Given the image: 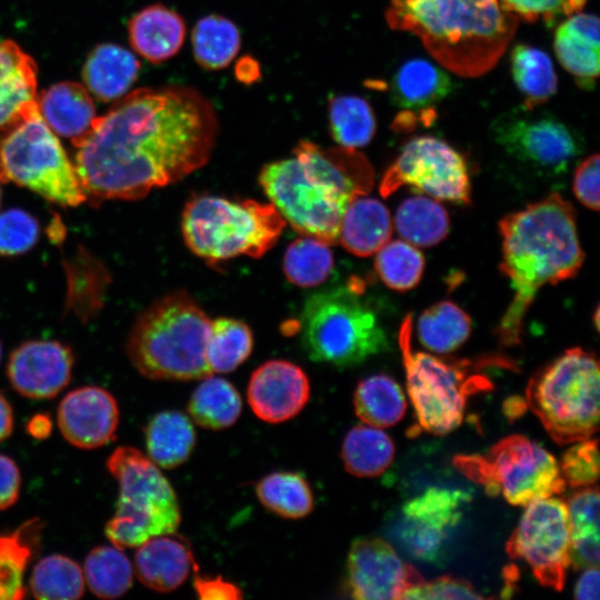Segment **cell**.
Masks as SVG:
<instances>
[{"label":"cell","instance_id":"1","mask_svg":"<svg viewBox=\"0 0 600 600\" xmlns=\"http://www.w3.org/2000/svg\"><path fill=\"white\" fill-rule=\"evenodd\" d=\"M218 130L214 107L193 87L140 88L72 140L73 166L87 197L138 200L206 166Z\"/></svg>","mask_w":600,"mask_h":600},{"label":"cell","instance_id":"2","mask_svg":"<svg viewBox=\"0 0 600 600\" xmlns=\"http://www.w3.org/2000/svg\"><path fill=\"white\" fill-rule=\"evenodd\" d=\"M499 231L500 270L510 281L513 298L494 334L503 347H516L521 343L523 321L537 292L576 277L584 253L576 210L557 192L503 217Z\"/></svg>","mask_w":600,"mask_h":600},{"label":"cell","instance_id":"3","mask_svg":"<svg viewBox=\"0 0 600 600\" xmlns=\"http://www.w3.org/2000/svg\"><path fill=\"white\" fill-rule=\"evenodd\" d=\"M374 172L368 159L343 147L322 148L300 140L292 156L262 167L259 183L286 222L301 236L339 242L349 202L368 194Z\"/></svg>","mask_w":600,"mask_h":600},{"label":"cell","instance_id":"4","mask_svg":"<svg viewBox=\"0 0 600 600\" xmlns=\"http://www.w3.org/2000/svg\"><path fill=\"white\" fill-rule=\"evenodd\" d=\"M386 19L393 30L418 37L440 66L467 78L491 70L518 27L499 0H390Z\"/></svg>","mask_w":600,"mask_h":600},{"label":"cell","instance_id":"5","mask_svg":"<svg viewBox=\"0 0 600 600\" xmlns=\"http://www.w3.org/2000/svg\"><path fill=\"white\" fill-rule=\"evenodd\" d=\"M211 320L186 291L157 299L137 318L126 351L146 378L189 381L213 374L206 359Z\"/></svg>","mask_w":600,"mask_h":600},{"label":"cell","instance_id":"6","mask_svg":"<svg viewBox=\"0 0 600 600\" xmlns=\"http://www.w3.org/2000/svg\"><path fill=\"white\" fill-rule=\"evenodd\" d=\"M286 223L271 202L198 194L184 204L181 231L190 251L214 264L240 256L261 258Z\"/></svg>","mask_w":600,"mask_h":600},{"label":"cell","instance_id":"7","mask_svg":"<svg viewBox=\"0 0 600 600\" xmlns=\"http://www.w3.org/2000/svg\"><path fill=\"white\" fill-rule=\"evenodd\" d=\"M299 327L308 357L340 369L361 364L390 348L378 316L353 283L310 294Z\"/></svg>","mask_w":600,"mask_h":600},{"label":"cell","instance_id":"8","mask_svg":"<svg viewBox=\"0 0 600 600\" xmlns=\"http://www.w3.org/2000/svg\"><path fill=\"white\" fill-rule=\"evenodd\" d=\"M526 399L558 444L591 438L598 431L600 416L597 357L582 348L568 349L534 372Z\"/></svg>","mask_w":600,"mask_h":600},{"label":"cell","instance_id":"9","mask_svg":"<svg viewBox=\"0 0 600 600\" xmlns=\"http://www.w3.org/2000/svg\"><path fill=\"white\" fill-rule=\"evenodd\" d=\"M411 333L412 316L408 314L400 327L399 346L417 418L410 432L443 436L461 424L468 398L492 389V383L479 372L481 360L476 364L469 359L412 352Z\"/></svg>","mask_w":600,"mask_h":600},{"label":"cell","instance_id":"10","mask_svg":"<svg viewBox=\"0 0 600 600\" xmlns=\"http://www.w3.org/2000/svg\"><path fill=\"white\" fill-rule=\"evenodd\" d=\"M107 468L119 484L116 512L104 527L111 544L136 548L152 537L176 532L181 520L177 496L149 457L122 446L108 458Z\"/></svg>","mask_w":600,"mask_h":600},{"label":"cell","instance_id":"11","mask_svg":"<svg viewBox=\"0 0 600 600\" xmlns=\"http://www.w3.org/2000/svg\"><path fill=\"white\" fill-rule=\"evenodd\" d=\"M0 182H12L62 207L87 200L73 163L38 106L2 130Z\"/></svg>","mask_w":600,"mask_h":600},{"label":"cell","instance_id":"12","mask_svg":"<svg viewBox=\"0 0 600 600\" xmlns=\"http://www.w3.org/2000/svg\"><path fill=\"white\" fill-rule=\"evenodd\" d=\"M454 463L488 494L502 493L513 506L562 493L567 486L556 458L521 434L501 439L486 456H458Z\"/></svg>","mask_w":600,"mask_h":600},{"label":"cell","instance_id":"13","mask_svg":"<svg viewBox=\"0 0 600 600\" xmlns=\"http://www.w3.org/2000/svg\"><path fill=\"white\" fill-rule=\"evenodd\" d=\"M504 152L538 176L564 174L584 150L583 138L549 112L520 108L498 117L491 126Z\"/></svg>","mask_w":600,"mask_h":600},{"label":"cell","instance_id":"14","mask_svg":"<svg viewBox=\"0 0 600 600\" xmlns=\"http://www.w3.org/2000/svg\"><path fill=\"white\" fill-rule=\"evenodd\" d=\"M403 186L459 204L471 202V183L463 157L444 140L421 136L409 140L381 178L387 198Z\"/></svg>","mask_w":600,"mask_h":600},{"label":"cell","instance_id":"15","mask_svg":"<svg viewBox=\"0 0 600 600\" xmlns=\"http://www.w3.org/2000/svg\"><path fill=\"white\" fill-rule=\"evenodd\" d=\"M506 551L526 561L544 587L561 591L571 564V531L567 503L552 497L527 506Z\"/></svg>","mask_w":600,"mask_h":600},{"label":"cell","instance_id":"16","mask_svg":"<svg viewBox=\"0 0 600 600\" xmlns=\"http://www.w3.org/2000/svg\"><path fill=\"white\" fill-rule=\"evenodd\" d=\"M469 501L467 491L430 487L400 507L389 524V534L411 558L438 562Z\"/></svg>","mask_w":600,"mask_h":600},{"label":"cell","instance_id":"17","mask_svg":"<svg viewBox=\"0 0 600 600\" xmlns=\"http://www.w3.org/2000/svg\"><path fill=\"white\" fill-rule=\"evenodd\" d=\"M423 581L421 574L404 563L383 539L361 537L351 543L346 586L353 599H402L407 590Z\"/></svg>","mask_w":600,"mask_h":600},{"label":"cell","instance_id":"18","mask_svg":"<svg viewBox=\"0 0 600 600\" xmlns=\"http://www.w3.org/2000/svg\"><path fill=\"white\" fill-rule=\"evenodd\" d=\"M72 350L57 340H29L9 356L7 376L12 388L30 399H51L71 380Z\"/></svg>","mask_w":600,"mask_h":600},{"label":"cell","instance_id":"19","mask_svg":"<svg viewBox=\"0 0 600 600\" xmlns=\"http://www.w3.org/2000/svg\"><path fill=\"white\" fill-rule=\"evenodd\" d=\"M64 439L80 449H96L114 439L119 408L106 389L86 386L68 392L57 412Z\"/></svg>","mask_w":600,"mask_h":600},{"label":"cell","instance_id":"20","mask_svg":"<svg viewBox=\"0 0 600 600\" xmlns=\"http://www.w3.org/2000/svg\"><path fill=\"white\" fill-rule=\"evenodd\" d=\"M310 382L306 372L287 360H269L258 367L248 384L253 413L270 423L287 421L307 404Z\"/></svg>","mask_w":600,"mask_h":600},{"label":"cell","instance_id":"21","mask_svg":"<svg viewBox=\"0 0 600 600\" xmlns=\"http://www.w3.org/2000/svg\"><path fill=\"white\" fill-rule=\"evenodd\" d=\"M453 88L450 76L429 60L416 58L401 64L392 76L389 90L396 107L404 109L413 124H430L434 106Z\"/></svg>","mask_w":600,"mask_h":600},{"label":"cell","instance_id":"22","mask_svg":"<svg viewBox=\"0 0 600 600\" xmlns=\"http://www.w3.org/2000/svg\"><path fill=\"white\" fill-rule=\"evenodd\" d=\"M137 548L136 573L154 591H172L198 570L189 542L176 532L152 537Z\"/></svg>","mask_w":600,"mask_h":600},{"label":"cell","instance_id":"23","mask_svg":"<svg viewBox=\"0 0 600 600\" xmlns=\"http://www.w3.org/2000/svg\"><path fill=\"white\" fill-rule=\"evenodd\" d=\"M554 52L562 67L586 90L594 87L599 73V19L592 13L576 12L558 26Z\"/></svg>","mask_w":600,"mask_h":600},{"label":"cell","instance_id":"24","mask_svg":"<svg viewBox=\"0 0 600 600\" xmlns=\"http://www.w3.org/2000/svg\"><path fill=\"white\" fill-rule=\"evenodd\" d=\"M186 33L184 19L161 3L141 9L128 23L131 47L152 63L173 58L182 48Z\"/></svg>","mask_w":600,"mask_h":600},{"label":"cell","instance_id":"25","mask_svg":"<svg viewBox=\"0 0 600 600\" xmlns=\"http://www.w3.org/2000/svg\"><path fill=\"white\" fill-rule=\"evenodd\" d=\"M37 106V64L12 40L0 41V130Z\"/></svg>","mask_w":600,"mask_h":600},{"label":"cell","instance_id":"26","mask_svg":"<svg viewBox=\"0 0 600 600\" xmlns=\"http://www.w3.org/2000/svg\"><path fill=\"white\" fill-rule=\"evenodd\" d=\"M140 61L128 49L101 43L88 54L82 68L86 89L102 102L122 98L137 81Z\"/></svg>","mask_w":600,"mask_h":600},{"label":"cell","instance_id":"27","mask_svg":"<svg viewBox=\"0 0 600 600\" xmlns=\"http://www.w3.org/2000/svg\"><path fill=\"white\" fill-rule=\"evenodd\" d=\"M40 116L58 136L74 140L83 136L96 116V107L89 91L80 83L63 81L37 96Z\"/></svg>","mask_w":600,"mask_h":600},{"label":"cell","instance_id":"28","mask_svg":"<svg viewBox=\"0 0 600 600\" xmlns=\"http://www.w3.org/2000/svg\"><path fill=\"white\" fill-rule=\"evenodd\" d=\"M392 221L388 208L367 194L353 198L340 222L339 241L358 257L376 253L390 240Z\"/></svg>","mask_w":600,"mask_h":600},{"label":"cell","instance_id":"29","mask_svg":"<svg viewBox=\"0 0 600 600\" xmlns=\"http://www.w3.org/2000/svg\"><path fill=\"white\" fill-rule=\"evenodd\" d=\"M196 444V431L188 416L166 410L151 418L146 428L149 458L159 467L173 469L182 464Z\"/></svg>","mask_w":600,"mask_h":600},{"label":"cell","instance_id":"30","mask_svg":"<svg viewBox=\"0 0 600 600\" xmlns=\"http://www.w3.org/2000/svg\"><path fill=\"white\" fill-rule=\"evenodd\" d=\"M41 529L40 519H30L14 531L0 534V600L27 597L23 576Z\"/></svg>","mask_w":600,"mask_h":600},{"label":"cell","instance_id":"31","mask_svg":"<svg viewBox=\"0 0 600 600\" xmlns=\"http://www.w3.org/2000/svg\"><path fill=\"white\" fill-rule=\"evenodd\" d=\"M571 563L576 569L599 567V490L581 489L568 499Z\"/></svg>","mask_w":600,"mask_h":600},{"label":"cell","instance_id":"32","mask_svg":"<svg viewBox=\"0 0 600 600\" xmlns=\"http://www.w3.org/2000/svg\"><path fill=\"white\" fill-rule=\"evenodd\" d=\"M353 406L362 422L376 428H387L403 418L407 400L400 386L390 376L378 373L358 383Z\"/></svg>","mask_w":600,"mask_h":600},{"label":"cell","instance_id":"33","mask_svg":"<svg viewBox=\"0 0 600 600\" xmlns=\"http://www.w3.org/2000/svg\"><path fill=\"white\" fill-rule=\"evenodd\" d=\"M510 62L513 81L523 96L522 108L537 109L554 96L557 74L544 51L518 43L512 48Z\"/></svg>","mask_w":600,"mask_h":600},{"label":"cell","instance_id":"34","mask_svg":"<svg viewBox=\"0 0 600 600\" xmlns=\"http://www.w3.org/2000/svg\"><path fill=\"white\" fill-rule=\"evenodd\" d=\"M394 451L392 439L380 428L358 424L343 439L341 459L349 473L371 478L390 466Z\"/></svg>","mask_w":600,"mask_h":600},{"label":"cell","instance_id":"35","mask_svg":"<svg viewBox=\"0 0 600 600\" xmlns=\"http://www.w3.org/2000/svg\"><path fill=\"white\" fill-rule=\"evenodd\" d=\"M394 224L404 241L418 247H432L449 232V216L438 200L417 194L398 207Z\"/></svg>","mask_w":600,"mask_h":600},{"label":"cell","instance_id":"36","mask_svg":"<svg viewBox=\"0 0 600 600\" xmlns=\"http://www.w3.org/2000/svg\"><path fill=\"white\" fill-rule=\"evenodd\" d=\"M188 413L202 428L220 430L232 426L239 418L242 401L238 390L227 380L208 376L192 392Z\"/></svg>","mask_w":600,"mask_h":600},{"label":"cell","instance_id":"37","mask_svg":"<svg viewBox=\"0 0 600 600\" xmlns=\"http://www.w3.org/2000/svg\"><path fill=\"white\" fill-rule=\"evenodd\" d=\"M191 43L197 63L214 71L224 69L233 61L241 47V36L230 19L208 14L194 24Z\"/></svg>","mask_w":600,"mask_h":600},{"label":"cell","instance_id":"38","mask_svg":"<svg viewBox=\"0 0 600 600\" xmlns=\"http://www.w3.org/2000/svg\"><path fill=\"white\" fill-rule=\"evenodd\" d=\"M417 332L426 349L446 354L467 341L471 333V319L458 304L444 300L421 313Z\"/></svg>","mask_w":600,"mask_h":600},{"label":"cell","instance_id":"39","mask_svg":"<svg viewBox=\"0 0 600 600\" xmlns=\"http://www.w3.org/2000/svg\"><path fill=\"white\" fill-rule=\"evenodd\" d=\"M256 492L267 509L282 518L300 519L313 510L312 490L299 472L269 473L257 483Z\"/></svg>","mask_w":600,"mask_h":600},{"label":"cell","instance_id":"40","mask_svg":"<svg viewBox=\"0 0 600 600\" xmlns=\"http://www.w3.org/2000/svg\"><path fill=\"white\" fill-rule=\"evenodd\" d=\"M329 130L332 139L343 148L367 146L377 129L369 102L358 96L340 94L329 100Z\"/></svg>","mask_w":600,"mask_h":600},{"label":"cell","instance_id":"41","mask_svg":"<svg viewBox=\"0 0 600 600\" xmlns=\"http://www.w3.org/2000/svg\"><path fill=\"white\" fill-rule=\"evenodd\" d=\"M84 580L99 598L114 599L132 586L133 567L122 549L116 546H98L84 560Z\"/></svg>","mask_w":600,"mask_h":600},{"label":"cell","instance_id":"42","mask_svg":"<svg viewBox=\"0 0 600 600\" xmlns=\"http://www.w3.org/2000/svg\"><path fill=\"white\" fill-rule=\"evenodd\" d=\"M252 348V332L244 322L226 317L211 320L206 359L212 373L233 371L248 359Z\"/></svg>","mask_w":600,"mask_h":600},{"label":"cell","instance_id":"43","mask_svg":"<svg viewBox=\"0 0 600 600\" xmlns=\"http://www.w3.org/2000/svg\"><path fill=\"white\" fill-rule=\"evenodd\" d=\"M84 574L81 567L62 554L47 556L33 567L30 590L41 600H76L82 597Z\"/></svg>","mask_w":600,"mask_h":600},{"label":"cell","instance_id":"44","mask_svg":"<svg viewBox=\"0 0 600 600\" xmlns=\"http://www.w3.org/2000/svg\"><path fill=\"white\" fill-rule=\"evenodd\" d=\"M329 246L310 236L293 240L283 256L282 267L288 281L301 288H312L324 282L334 266Z\"/></svg>","mask_w":600,"mask_h":600},{"label":"cell","instance_id":"45","mask_svg":"<svg viewBox=\"0 0 600 600\" xmlns=\"http://www.w3.org/2000/svg\"><path fill=\"white\" fill-rule=\"evenodd\" d=\"M374 269L388 288L403 292L420 282L424 258L416 246L404 240L388 241L376 252Z\"/></svg>","mask_w":600,"mask_h":600},{"label":"cell","instance_id":"46","mask_svg":"<svg viewBox=\"0 0 600 600\" xmlns=\"http://www.w3.org/2000/svg\"><path fill=\"white\" fill-rule=\"evenodd\" d=\"M40 226L30 212L10 208L0 213V256L13 257L28 252L37 243Z\"/></svg>","mask_w":600,"mask_h":600},{"label":"cell","instance_id":"47","mask_svg":"<svg viewBox=\"0 0 600 600\" xmlns=\"http://www.w3.org/2000/svg\"><path fill=\"white\" fill-rule=\"evenodd\" d=\"M559 466L566 484L571 488L596 484L599 478L597 439L577 441L563 453Z\"/></svg>","mask_w":600,"mask_h":600},{"label":"cell","instance_id":"48","mask_svg":"<svg viewBox=\"0 0 600 600\" xmlns=\"http://www.w3.org/2000/svg\"><path fill=\"white\" fill-rule=\"evenodd\" d=\"M467 580L451 576L439 577L432 581L410 588L404 592L402 599H483Z\"/></svg>","mask_w":600,"mask_h":600},{"label":"cell","instance_id":"49","mask_svg":"<svg viewBox=\"0 0 600 600\" xmlns=\"http://www.w3.org/2000/svg\"><path fill=\"white\" fill-rule=\"evenodd\" d=\"M504 10L528 22L543 21L551 26L572 14L569 0H499Z\"/></svg>","mask_w":600,"mask_h":600},{"label":"cell","instance_id":"50","mask_svg":"<svg viewBox=\"0 0 600 600\" xmlns=\"http://www.w3.org/2000/svg\"><path fill=\"white\" fill-rule=\"evenodd\" d=\"M599 154L586 158L574 170L573 193L588 209L599 210Z\"/></svg>","mask_w":600,"mask_h":600},{"label":"cell","instance_id":"51","mask_svg":"<svg viewBox=\"0 0 600 600\" xmlns=\"http://www.w3.org/2000/svg\"><path fill=\"white\" fill-rule=\"evenodd\" d=\"M21 474L17 463L0 453V510H4L19 498Z\"/></svg>","mask_w":600,"mask_h":600},{"label":"cell","instance_id":"52","mask_svg":"<svg viewBox=\"0 0 600 600\" xmlns=\"http://www.w3.org/2000/svg\"><path fill=\"white\" fill-rule=\"evenodd\" d=\"M193 588L200 599H240L243 596L236 584L221 577H196Z\"/></svg>","mask_w":600,"mask_h":600},{"label":"cell","instance_id":"53","mask_svg":"<svg viewBox=\"0 0 600 600\" xmlns=\"http://www.w3.org/2000/svg\"><path fill=\"white\" fill-rule=\"evenodd\" d=\"M574 598L579 600H598L599 599V568L589 567L583 569L579 577L576 588Z\"/></svg>","mask_w":600,"mask_h":600},{"label":"cell","instance_id":"54","mask_svg":"<svg viewBox=\"0 0 600 600\" xmlns=\"http://www.w3.org/2000/svg\"><path fill=\"white\" fill-rule=\"evenodd\" d=\"M236 77L242 83H252L260 77V66L252 57H243L236 64Z\"/></svg>","mask_w":600,"mask_h":600},{"label":"cell","instance_id":"55","mask_svg":"<svg viewBox=\"0 0 600 600\" xmlns=\"http://www.w3.org/2000/svg\"><path fill=\"white\" fill-rule=\"evenodd\" d=\"M13 429V412L7 398L0 392V442L7 439Z\"/></svg>","mask_w":600,"mask_h":600},{"label":"cell","instance_id":"56","mask_svg":"<svg viewBox=\"0 0 600 600\" xmlns=\"http://www.w3.org/2000/svg\"><path fill=\"white\" fill-rule=\"evenodd\" d=\"M28 432L38 439L47 438L51 431V422L48 416L37 414L28 423Z\"/></svg>","mask_w":600,"mask_h":600},{"label":"cell","instance_id":"57","mask_svg":"<svg viewBox=\"0 0 600 600\" xmlns=\"http://www.w3.org/2000/svg\"><path fill=\"white\" fill-rule=\"evenodd\" d=\"M594 327L597 330L599 329V308H597L594 312Z\"/></svg>","mask_w":600,"mask_h":600},{"label":"cell","instance_id":"58","mask_svg":"<svg viewBox=\"0 0 600 600\" xmlns=\"http://www.w3.org/2000/svg\"><path fill=\"white\" fill-rule=\"evenodd\" d=\"M0 361H1V344H0Z\"/></svg>","mask_w":600,"mask_h":600},{"label":"cell","instance_id":"59","mask_svg":"<svg viewBox=\"0 0 600 600\" xmlns=\"http://www.w3.org/2000/svg\"><path fill=\"white\" fill-rule=\"evenodd\" d=\"M0 204H1V189H0Z\"/></svg>","mask_w":600,"mask_h":600}]
</instances>
